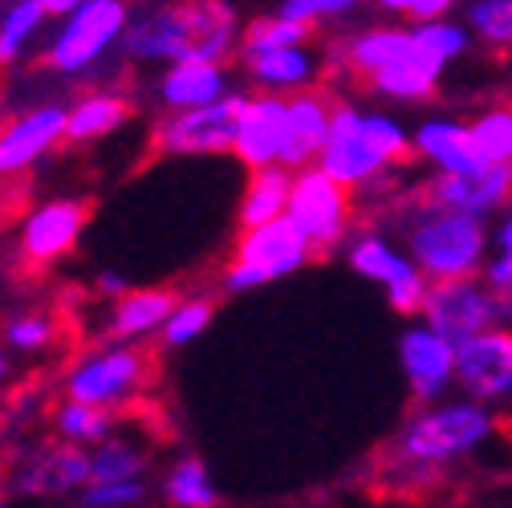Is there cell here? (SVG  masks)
<instances>
[{
	"instance_id": "cb8c5ba5",
	"label": "cell",
	"mask_w": 512,
	"mask_h": 508,
	"mask_svg": "<svg viewBox=\"0 0 512 508\" xmlns=\"http://www.w3.org/2000/svg\"><path fill=\"white\" fill-rule=\"evenodd\" d=\"M289 187H293V171L281 167V163L248 171V187H244L240 208H236V224L240 228H256V224L281 220L285 204H289Z\"/></svg>"
},
{
	"instance_id": "e575fe53",
	"label": "cell",
	"mask_w": 512,
	"mask_h": 508,
	"mask_svg": "<svg viewBox=\"0 0 512 508\" xmlns=\"http://www.w3.org/2000/svg\"><path fill=\"white\" fill-rule=\"evenodd\" d=\"M464 21L480 41H488L496 49L512 45V0H472Z\"/></svg>"
},
{
	"instance_id": "603a6c76",
	"label": "cell",
	"mask_w": 512,
	"mask_h": 508,
	"mask_svg": "<svg viewBox=\"0 0 512 508\" xmlns=\"http://www.w3.org/2000/svg\"><path fill=\"white\" fill-rule=\"evenodd\" d=\"M175 305L179 297L171 289H126L122 297H114V309H110V338L139 342L159 334Z\"/></svg>"
},
{
	"instance_id": "4fadbf2b",
	"label": "cell",
	"mask_w": 512,
	"mask_h": 508,
	"mask_svg": "<svg viewBox=\"0 0 512 508\" xmlns=\"http://www.w3.org/2000/svg\"><path fill=\"white\" fill-rule=\"evenodd\" d=\"M415 200L427 208H452V212H468V216L488 220L492 212H504L512 204V163H488V167L464 171V175L435 171L419 187Z\"/></svg>"
},
{
	"instance_id": "4dcf8cb0",
	"label": "cell",
	"mask_w": 512,
	"mask_h": 508,
	"mask_svg": "<svg viewBox=\"0 0 512 508\" xmlns=\"http://www.w3.org/2000/svg\"><path fill=\"white\" fill-rule=\"evenodd\" d=\"M45 17L49 13L41 0H13V5L0 13V66H9V61H17L29 49V41L37 37Z\"/></svg>"
},
{
	"instance_id": "7bdbcfd3",
	"label": "cell",
	"mask_w": 512,
	"mask_h": 508,
	"mask_svg": "<svg viewBox=\"0 0 512 508\" xmlns=\"http://www.w3.org/2000/svg\"><path fill=\"white\" fill-rule=\"evenodd\" d=\"M41 5H45V13H49V17H66L70 9H78V5H82V0H41Z\"/></svg>"
},
{
	"instance_id": "b9f144b4",
	"label": "cell",
	"mask_w": 512,
	"mask_h": 508,
	"mask_svg": "<svg viewBox=\"0 0 512 508\" xmlns=\"http://www.w3.org/2000/svg\"><path fill=\"white\" fill-rule=\"evenodd\" d=\"M98 289H102L106 297H122V293H126V277H122V273H102V277H98Z\"/></svg>"
},
{
	"instance_id": "6da1fadb",
	"label": "cell",
	"mask_w": 512,
	"mask_h": 508,
	"mask_svg": "<svg viewBox=\"0 0 512 508\" xmlns=\"http://www.w3.org/2000/svg\"><path fill=\"white\" fill-rule=\"evenodd\" d=\"M240 41V21L228 0H175L143 21H131L122 45L139 61H224Z\"/></svg>"
},
{
	"instance_id": "5bb4252c",
	"label": "cell",
	"mask_w": 512,
	"mask_h": 508,
	"mask_svg": "<svg viewBox=\"0 0 512 508\" xmlns=\"http://www.w3.org/2000/svg\"><path fill=\"white\" fill-rule=\"evenodd\" d=\"M399 366L415 403H439L456 387V342L427 322H415L399 338Z\"/></svg>"
},
{
	"instance_id": "5b68a950",
	"label": "cell",
	"mask_w": 512,
	"mask_h": 508,
	"mask_svg": "<svg viewBox=\"0 0 512 508\" xmlns=\"http://www.w3.org/2000/svg\"><path fill=\"white\" fill-rule=\"evenodd\" d=\"M285 216L305 236V244L313 252H330V248L350 240V228H354V187L338 183L334 175H326L317 163L297 167L293 171V187H289Z\"/></svg>"
},
{
	"instance_id": "f1b7e54d",
	"label": "cell",
	"mask_w": 512,
	"mask_h": 508,
	"mask_svg": "<svg viewBox=\"0 0 512 508\" xmlns=\"http://www.w3.org/2000/svg\"><path fill=\"white\" fill-rule=\"evenodd\" d=\"M147 476V452L135 439L110 435L102 443H94L90 452V480H135Z\"/></svg>"
},
{
	"instance_id": "d590c367",
	"label": "cell",
	"mask_w": 512,
	"mask_h": 508,
	"mask_svg": "<svg viewBox=\"0 0 512 508\" xmlns=\"http://www.w3.org/2000/svg\"><path fill=\"white\" fill-rule=\"evenodd\" d=\"M147 480H90L82 488V508H139L147 500Z\"/></svg>"
},
{
	"instance_id": "8fae6325",
	"label": "cell",
	"mask_w": 512,
	"mask_h": 508,
	"mask_svg": "<svg viewBox=\"0 0 512 508\" xmlns=\"http://www.w3.org/2000/svg\"><path fill=\"white\" fill-rule=\"evenodd\" d=\"M248 94H224L220 102L196 106V110H171V118L159 122L155 147L163 155H224L236 139V118L244 110Z\"/></svg>"
},
{
	"instance_id": "44dd1931",
	"label": "cell",
	"mask_w": 512,
	"mask_h": 508,
	"mask_svg": "<svg viewBox=\"0 0 512 508\" xmlns=\"http://www.w3.org/2000/svg\"><path fill=\"white\" fill-rule=\"evenodd\" d=\"M90 484V452L78 443H57V448H41L17 476V492L25 496H66L82 492Z\"/></svg>"
},
{
	"instance_id": "ba28073f",
	"label": "cell",
	"mask_w": 512,
	"mask_h": 508,
	"mask_svg": "<svg viewBox=\"0 0 512 508\" xmlns=\"http://www.w3.org/2000/svg\"><path fill=\"white\" fill-rule=\"evenodd\" d=\"M419 317L452 342H464L480 330L512 326V293L488 285L480 273L456 277V281H431Z\"/></svg>"
},
{
	"instance_id": "52a82bcc",
	"label": "cell",
	"mask_w": 512,
	"mask_h": 508,
	"mask_svg": "<svg viewBox=\"0 0 512 508\" xmlns=\"http://www.w3.org/2000/svg\"><path fill=\"white\" fill-rule=\"evenodd\" d=\"M309 257H313V248L289 224V216L269 220V224H256V228H240L236 248H232V261L224 265V289L248 293V289L273 285V281L297 273Z\"/></svg>"
},
{
	"instance_id": "9a60e30c",
	"label": "cell",
	"mask_w": 512,
	"mask_h": 508,
	"mask_svg": "<svg viewBox=\"0 0 512 508\" xmlns=\"http://www.w3.org/2000/svg\"><path fill=\"white\" fill-rule=\"evenodd\" d=\"M66 118L70 106H37L17 114L9 126H0V175H21L41 163L53 147L66 143Z\"/></svg>"
},
{
	"instance_id": "7a4b0ae2",
	"label": "cell",
	"mask_w": 512,
	"mask_h": 508,
	"mask_svg": "<svg viewBox=\"0 0 512 508\" xmlns=\"http://www.w3.org/2000/svg\"><path fill=\"white\" fill-rule=\"evenodd\" d=\"M415 159L411 131L382 110H358L350 102H334L330 135L317 151V167L346 187H366L370 179L387 175Z\"/></svg>"
},
{
	"instance_id": "9c48e42d",
	"label": "cell",
	"mask_w": 512,
	"mask_h": 508,
	"mask_svg": "<svg viewBox=\"0 0 512 508\" xmlns=\"http://www.w3.org/2000/svg\"><path fill=\"white\" fill-rule=\"evenodd\" d=\"M131 13H126V0H82L78 9H70L61 17V29L53 33L45 57L57 74H82L94 61H102V53L122 41Z\"/></svg>"
},
{
	"instance_id": "74e56055",
	"label": "cell",
	"mask_w": 512,
	"mask_h": 508,
	"mask_svg": "<svg viewBox=\"0 0 512 508\" xmlns=\"http://www.w3.org/2000/svg\"><path fill=\"white\" fill-rule=\"evenodd\" d=\"M415 29H419V37H423L439 57H447V66H452L456 57H464V53H468V45H472V29H468V25H460V21H452V17L419 21Z\"/></svg>"
},
{
	"instance_id": "1f68e13d",
	"label": "cell",
	"mask_w": 512,
	"mask_h": 508,
	"mask_svg": "<svg viewBox=\"0 0 512 508\" xmlns=\"http://www.w3.org/2000/svg\"><path fill=\"white\" fill-rule=\"evenodd\" d=\"M57 431L70 443H102V439L114 435V411L66 399V407L57 411Z\"/></svg>"
},
{
	"instance_id": "30bf717a",
	"label": "cell",
	"mask_w": 512,
	"mask_h": 508,
	"mask_svg": "<svg viewBox=\"0 0 512 508\" xmlns=\"http://www.w3.org/2000/svg\"><path fill=\"white\" fill-rule=\"evenodd\" d=\"M346 261L358 277L374 281L382 293H387V305L395 313H423V301H427V289L431 281L423 277V269L411 261V252L395 248L382 232H362V236H350L346 244Z\"/></svg>"
},
{
	"instance_id": "d6a6232c",
	"label": "cell",
	"mask_w": 512,
	"mask_h": 508,
	"mask_svg": "<svg viewBox=\"0 0 512 508\" xmlns=\"http://www.w3.org/2000/svg\"><path fill=\"white\" fill-rule=\"evenodd\" d=\"M468 126L484 163H512V106H488Z\"/></svg>"
},
{
	"instance_id": "8d00e7d4",
	"label": "cell",
	"mask_w": 512,
	"mask_h": 508,
	"mask_svg": "<svg viewBox=\"0 0 512 508\" xmlns=\"http://www.w3.org/2000/svg\"><path fill=\"white\" fill-rule=\"evenodd\" d=\"M480 277L504 293H512V204L504 208L496 232H492V248H488V261L480 269Z\"/></svg>"
},
{
	"instance_id": "484cf974",
	"label": "cell",
	"mask_w": 512,
	"mask_h": 508,
	"mask_svg": "<svg viewBox=\"0 0 512 508\" xmlns=\"http://www.w3.org/2000/svg\"><path fill=\"white\" fill-rule=\"evenodd\" d=\"M131 118V102L122 94H110V90H94L86 98H78L70 106V118H66V139L70 143H94V139H106L110 131Z\"/></svg>"
},
{
	"instance_id": "ab89813d",
	"label": "cell",
	"mask_w": 512,
	"mask_h": 508,
	"mask_svg": "<svg viewBox=\"0 0 512 508\" xmlns=\"http://www.w3.org/2000/svg\"><path fill=\"white\" fill-rule=\"evenodd\" d=\"M358 0H281V17L289 21H322V17H342V13H354Z\"/></svg>"
},
{
	"instance_id": "277c9868",
	"label": "cell",
	"mask_w": 512,
	"mask_h": 508,
	"mask_svg": "<svg viewBox=\"0 0 512 508\" xmlns=\"http://www.w3.org/2000/svg\"><path fill=\"white\" fill-rule=\"evenodd\" d=\"M407 248L427 281H456L484 269L492 236L480 216L419 204V216L407 228Z\"/></svg>"
},
{
	"instance_id": "4316f807",
	"label": "cell",
	"mask_w": 512,
	"mask_h": 508,
	"mask_svg": "<svg viewBox=\"0 0 512 508\" xmlns=\"http://www.w3.org/2000/svg\"><path fill=\"white\" fill-rule=\"evenodd\" d=\"M407 45H411V29L378 25V29L354 33V37L342 45V57H346V66H350L358 78H370V74H378L382 66H387V61H395Z\"/></svg>"
},
{
	"instance_id": "60d3db41",
	"label": "cell",
	"mask_w": 512,
	"mask_h": 508,
	"mask_svg": "<svg viewBox=\"0 0 512 508\" xmlns=\"http://www.w3.org/2000/svg\"><path fill=\"white\" fill-rule=\"evenodd\" d=\"M452 5H456V0H415V9H411L407 17H415V21H435V17L452 13Z\"/></svg>"
},
{
	"instance_id": "7402d4cb",
	"label": "cell",
	"mask_w": 512,
	"mask_h": 508,
	"mask_svg": "<svg viewBox=\"0 0 512 508\" xmlns=\"http://www.w3.org/2000/svg\"><path fill=\"white\" fill-rule=\"evenodd\" d=\"M228 94V78L220 61H204V57H183L171 61L159 78V98L167 110H196L208 102H220Z\"/></svg>"
},
{
	"instance_id": "ac0fdd59",
	"label": "cell",
	"mask_w": 512,
	"mask_h": 508,
	"mask_svg": "<svg viewBox=\"0 0 512 508\" xmlns=\"http://www.w3.org/2000/svg\"><path fill=\"white\" fill-rule=\"evenodd\" d=\"M447 70V57H439L423 37L419 29H411V45L387 61L378 74L366 78V86L378 94V98H391V102H423L439 90V78Z\"/></svg>"
},
{
	"instance_id": "f546056e",
	"label": "cell",
	"mask_w": 512,
	"mask_h": 508,
	"mask_svg": "<svg viewBox=\"0 0 512 508\" xmlns=\"http://www.w3.org/2000/svg\"><path fill=\"white\" fill-rule=\"evenodd\" d=\"M313 37V25L309 21H289L281 13L273 17H256L248 29H240V57H252V53H269V49H285V45H305Z\"/></svg>"
},
{
	"instance_id": "2e32d148",
	"label": "cell",
	"mask_w": 512,
	"mask_h": 508,
	"mask_svg": "<svg viewBox=\"0 0 512 508\" xmlns=\"http://www.w3.org/2000/svg\"><path fill=\"white\" fill-rule=\"evenodd\" d=\"M90 220V208L82 200H49L25 216L21 228V252L29 265H57L70 257L82 240V228Z\"/></svg>"
},
{
	"instance_id": "ee69618b",
	"label": "cell",
	"mask_w": 512,
	"mask_h": 508,
	"mask_svg": "<svg viewBox=\"0 0 512 508\" xmlns=\"http://www.w3.org/2000/svg\"><path fill=\"white\" fill-rule=\"evenodd\" d=\"M378 5L387 9V13H411V9H415V0H378Z\"/></svg>"
},
{
	"instance_id": "d4e9b609",
	"label": "cell",
	"mask_w": 512,
	"mask_h": 508,
	"mask_svg": "<svg viewBox=\"0 0 512 508\" xmlns=\"http://www.w3.org/2000/svg\"><path fill=\"white\" fill-rule=\"evenodd\" d=\"M244 70L269 94H293V90H305L313 82V57L305 45H285V49L244 57Z\"/></svg>"
},
{
	"instance_id": "8992f818",
	"label": "cell",
	"mask_w": 512,
	"mask_h": 508,
	"mask_svg": "<svg viewBox=\"0 0 512 508\" xmlns=\"http://www.w3.org/2000/svg\"><path fill=\"white\" fill-rule=\"evenodd\" d=\"M155 378V358L135 342H114L98 354H86L66 374V395L90 407H131Z\"/></svg>"
},
{
	"instance_id": "f6af8a7d",
	"label": "cell",
	"mask_w": 512,
	"mask_h": 508,
	"mask_svg": "<svg viewBox=\"0 0 512 508\" xmlns=\"http://www.w3.org/2000/svg\"><path fill=\"white\" fill-rule=\"evenodd\" d=\"M0 378H9V358L0 354Z\"/></svg>"
},
{
	"instance_id": "83f0119b",
	"label": "cell",
	"mask_w": 512,
	"mask_h": 508,
	"mask_svg": "<svg viewBox=\"0 0 512 508\" xmlns=\"http://www.w3.org/2000/svg\"><path fill=\"white\" fill-rule=\"evenodd\" d=\"M163 496L171 508H220V488L204 460L179 456L163 476Z\"/></svg>"
},
{
	"instance_id": "7c38bea8",
	"label": "cell",
	"mask_w": 512,
	"mask_h": 508,
	"mask_svg": "<svg viewBox=\"0 0 512 508\" xmlns=\"http://www.w3.org/2000/svg\"><path fill=\"white\" fill-rule=\"evenodd\" d=\"M456 387L488 407L512 399V326H492L456 342Z\"/></svg>"
},
{
	"instance_id": "e0dca14e",
	"label": "cell",
	"mask_w": 512,
	"mask_h": 508,
	"mask_svg": "<svg viewBox=\"0 0 512 508\" xmlns=\"http://www.w3.org/2000/svg\"><path fill=\"white\" fill-rule=\"evenodd\" d=\"M281 143H285V94H248L240 118H236V139L232 155L256 171V167H273L281 163Z\"/></svg>"
},
{
	"instance_id": "d6986e66",
	"label": "cell",
	"mask_w": 512,
	"mask_h": 508,
	"mask_svg": "<svg viewBox=\"0 0 512 508\" xmlns=\"http://www.w3.org/2000/svg\"><path fill=\"white\" fill-rule=\"evenodd\" d=\"M330 118H334V98L326 90H293L285 94V143H281V167L297 171L317 163L326 135H330Z\"/></svg>"
},
{
	"instance_id": "bcb514c9",
	"label": "cell",
	"mask_w": 512,
	"mask_h": 508,
	"mask_svg": "<svg viewBox=\"0 0 512 508\" xmlns=\"http://www.w3.org/2000/svg\"><path fill=\"white\" fill-rule=\"evenodd\" d=\"M0 508H13V504H9V500H0Z\"/></svg>"
},
{
	"instance_id": "3957f363",
	"label": "cell",
	"mask_w": 512,
	"mask_h": 508,
	"mask_svg": "<svg viewBox=\"0 0 512 508\" xmlns=\"http://www.w3.org/2000/svg\"><path fill=\"white\" fill-rule=\"evenodd\" d=\"M492 431H496V419H492L488 403L468 399V395L464 399H439V403H427V411L407 419V427L391 443V452L443 476L464 456L480 452L492 439Z\"/></svg>"
},
{
	"instance_id": "836d02e7",
	"label": "cell",
	"mask_w": 512,
	"mask_h": 508,
	"mask_svg": "<svg viewBox=\"0 0 512 508\" xmlns=\"http://www.w3.org/2000/svg\"><path fill=\"white\" fill-rule=\"evenodd\" d=\"M212 313H216L212 297H187V301H179V305L171 309V317L163 322V330H159L163 346H167V350H175V346H187V342H196V338H200V334L208 330Z\"/></svg>"
},
{
	"instance_id": "ffe728a7",
	"label": "cell",
	"mask_w": 512,
	"mask_h": 508,
	"mask_svg": "<svg viewBox=\"0 0 512 508\" xmlns=\"http://www.w3.org/2000/svg\"><path fill=\"white\" fill-rule=\"evenodd\" d=\"M411 147L423 163H431L443 175H464V171L488 167L484 155L476 151L472 126L460 118H423L411 135Z\"/></svg>"
},
{
	"instance_id": "f35d334b",
	"label": "cell",
	"mask_w": 512,
	"mask_h": 508,
	"mask_svg": "<svg viewBox=\"0 0 512 508\" xmlns=\"http://www.w3.org/2000/svg\"><path fill=\"white\" fill-rule=\"evenodd\" d=\"M5 342L13 346V350H45L49 342H53V322L45 313H21V317H13V322L5 326Z\"/></svg>"
}]
</instances>
